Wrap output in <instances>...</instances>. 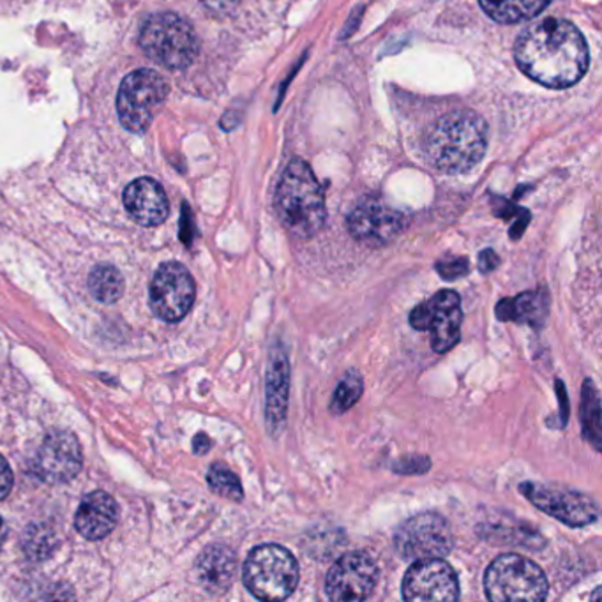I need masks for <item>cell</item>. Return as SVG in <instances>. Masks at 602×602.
<instances>
[{
    "label": "cell",
    "mask_w": 602,
    "mask_h": 602,
    "mask_svg": "<svg viewBox=\"0 0 602 602\" xmlns=\"http://www.w3.org/2000/svg\"><path fill=\"white\" fill-rule=\"evenodd\" d=\"M519 69L537 84L566 89L589 69V45L571 22L546 19L523 32L514 46Z\"/></svg>",
    "instance_id": "obj_1"
},
{
    "label": "cell",
    "mask_w": 602,
    "mask_h": 602,
    "mask_svg": "<svg viewBox=\"0 0 602 602\" xmlns=\"http://www.w3.org/2000/svg\"><path fill=\"white\" fill-rule=\"evenodd\" d=\"M486 145V122L469 110L438 119L424 140L429 161L446 174L469 172L482 160Z\"/></svg>",
    "instance_id": "obj_2"
},
{
    "label": "cell",
    "mask_w": 602,
    "mask_h": 602,
    "mask_svg": "<svg viewBox=\"0 0 602 602\" xmlns=\"http://www.w3.org/2000/svg\"><path fill=\"white\" fill-rule=\"evenodd\" d=\"M274 207L288 232L309 239L326 223V198L311 166L303 160L286 165L277 183Z\"/></svg>",
    "instance_id": "obj_3"
},
{
    "label": "cell",
    "mask_w": 602,
    "mask_h": 602,
    "mask_svg": "<svg viewBox=\"0 0 602 602\" xmlns=\"http://www.w3.org/2000/svg\"><path fill=\"white\" fill-rule=\"evenodd\" d=\"M140 45L151 61L166 69L191 66L200 48L191 23L175 13L151 14L140 31Z\"/></svg>",
    "instance_id": "obj_4"
},
{
    "label": "cell",
    "mask_w": 602,
    "mask_h": 602,
    "mask_svg": "<svg viewBox=\"0 0 602 602\" xmlns=\"http://www.w3.org/2000/svg\"><path fill=\"white\" fill-rule=\"evenodd\" d=\"M242 580L245 589L260 601H285L297 589L299 566L283 546H259L245 560Z\"/></svg>",
    "instance_id": "obj_5"
},
{
    "label": "cell",
    "mask_w": 602,
    "mask_h": 602,
    "mask_svg": "<svg viewBox=\"0 0 602 602\" xmlns=\"http://www.w3.org/2000/svg\"><path fill=\"white\" fill-rule=\"evenodd\" d=\"M484 590L493 602H539L548 595V580L537 563L508 554L488 567Z\"/></svg>",
    "instance_id": "obj_6"
},
{
    "label": "cell",
    "mask_w": 602,
    "mask_h": 602,
    "mask_svg": "<svg viewBox=\"0 0 602 602\" xmlns=\"http://www.w3.org/2000/svg\"><path fill=\"white\" fill-rule=\"evenodd\" d=\"M168 90L165 78L152 69H136L125 76L117 95V112L125 130L145 133Z\"/></svg>",
    "instance_id": "obj_7"
},
{
    "label": "cell",
    "mask_w": 602,
    "mask_h": 602,
    "mask_svg": "<svg viewBox=\"0 0 602 602\" xmlns=\"http://www.w3.org/2000/svg\"><path fill=\"white\" fill-rule=\"evenodd\" d=\"M460 295L452 291L438 292L431 299L415 306L411 313V326L415 330L431 332V347L435 352L446 353L455 349L461 338Z\"/></svg>",
    "instance_id": "obj_8"
},
{
    "label": "cell",
    "mask_w": 602,
    "mask_h": 602,
    "mask_svg": "<svg viewBox=\"0 0 602 602\" xmlns=\"http://www.w3.org/2000/svg\"><path fill=\"white\" fill-rule=\"evenodd\" d=\"M397 554L408 560L442 558L451 554L455 546L449 523L435 513L417 514L406 519L394 536Z\"/></svg>",
    "instance_id": "obj_9"
},
{
    "label": "cell",
    "mask_w": 602,
    "mask_h": 602,
    "mask_svg": "<svg viewBox=\"0 0 602 602\" xmlns=\"http://www.w3.org/2000/svg\"><path fill=\"white\" fill-rule=\"evenodd\" d=\"M519 491L539 511L562 522L567 527H587L598 522L599 505L595 504V500L583 495L580 491L539 484V482H523Z\"/></svg>",
    "instance_id": "obj_10"
},
{
    "label": "cell",
    "mask_w": 602,
    "mask_h": 602,
    "mask_svg": "<svg viewBox=\"0 0 602 602\" xmlns=\"http://www.w3.org/2000/svg\"><path fill=\"white\" fill-rule=\"evenodd\" d=\"M197 297L188 269L179 262H166L152 277L149 300L152 313L165 321H179L188 315Z\"/></svg>",
    "instance_id": "obj_11"
},
{
    "label": "cell",
    "mask_w": 602,
    "mask_h": 602,
    "mask_svg": "<svg viewBox=\"0 0 602 602\" xmlns=\"http://www.w3.org/2000/svg\"><path fill=\"white\" fill-rule=\"evenodd\" d=\"M80 442L69 431H52L43 438L32 458V472L46 484H66L81 470Z\"/></svg>",
    "instance_id": "obj_12"
},
{
    "label": "cell",
    "mask_w": 602,
    "mask_h": 602,
    "mask_svg": "<svg viewBox=\"0 0 602 602\" xmlns=\"http://www.w3.org/2000/svg\"><path fill=\"white\" fill-rule=\"evenodd\" d=\"M403 599L411 602L458 601V576L455 569L440 558L415 560L403 580Z\"/></svg>",
    "instance_id": "obj_13"
},
{
    "label": "cell",
    "mask_w": 602,
    "mask_h": 602,
    "mask_svg": "<svg viewBox=\"0 0 602 602\" xmlns=\"http://www.w3.org/2000/svg\"><path fill=\"white\" fill-rule=\"evenodd\" d=\"M379 581V567L362 551L344 555L326 580L327 598L336 602H361L370 598Z\"/></svg>",
    "instance_id": "obj_14"
},
{
    "label": "cell",
    "mask_w": 602,
    "mask_h": 602,
    "mask_svg": "<svg viewBox=\"0 0 602 602\" xmlns=\"http://www.w3.org/2000/svg\"><path fill=\"white\" fill-rule=\"evenodd\" d=\"M347 225L353 239L370 248H382L405 230L406 218L385 201L368 198L353 207Z\"/></svg>",
    "instance_id": "obj_15"
},
{
    "label": "cell",
    "mask_w": 602,
    "mask_h": 602,
    "mask_svg": "<svg viewBox=\"0 0 602 602\" xmlns=\"http://www.w3.org/2000/svg\"><path fill=\"white\" fill-rule=\"evenodd\" d=\"M288 388H291V362H288V353L280 344L274 347L271 353L267 380H265V417H267L271 434H280L285 426Z\"/></svg>",
    "instance_id": "obj_16"
},
{
    "label": "cell",
    "mask_w": 602,
    "mask_h": 602,
    "mask_svg": "<svg viewBox=\"0 0 602 602\" xmlns=\"http://www.w3.org/2000/svg\"><path fill=\"white\" fill-rule=\"evenodd\" d=\"M124 207L143 227H157L169 215L165 189L151 177H140L124 189Z\"/></svg>",
    "instance_id": "obj_17"
},
{
    "label": "cell",
    "mask_w": 602,
    "mask_h": 602,
    "mask_svg": "<svg viewBox=\"0 0 602 602\" xmlns=\"http://www.w3.org/2000/svg\"><path fill=\"white\" fill-rule=\"evenodd\" d=\"M119 505L105 491H95L81 500L76 511V530L87 540H101L116 528Z\"/></svg>",
    "instance_id": "obj_18"
},
{
    "label": "cell",
    "mask_w": 602,
    "mask_h": 602,
    "mask_svg": "<svg viewBox=\"0 0 602 602\" xmlns=\"http://www.w3.org/2000/svg\"><path fill=\"white\" fill-rule=\"evenodd\" d=\"M236 569V554L225 545L209 546L197 560L198 580L207 592L215 595H221L232 587Z\"/></svg>",
    "instance_id": "obj_19"
},
{
    "label": "cell",
    "mask_w": 602,
    "mask_h": 602,
    "mask_svg": "<svg viewBox=\"0 0 602 602\" xmlns=\"http://www.w3.org/2000/svg\"><path fill=\"white\" fill-rule=\"evenodd\" d=\"M549 311L548 291L525 292L513 299L500 300L496 317L502 321H518L528 326H543Z\"/></svg>",
    "instance_id": "obj_20"
},
{
    "label": "cell",
    "mask_w": 602,
    "mask_h": 602,
    "mask_svg": "<svg viewBox=\"0 0 602 602\" xmlns=\"http://www.w3.org/2000/svg\"><path fill=\"white\" fill-rule=\"evenodd\" d=\"M482 10L500 23H518L534 19L551 0H479Z\"/></svg>",
    "instance_id": "obj_21"
},
{
    "label": "cell",
    "mask_w": 602,
    "mask_h": 602,
    "mask_svg": "<svg viewBox=\"0 0 602 602\" xmlns=\"http://www.w3.org/2000/svg\"><path fill=\"white\" fill-rule=\"evenodd\" d=\"M89 291L99 303H117L124 294V277L113 265H98L90 273Z\"/></svg>",
    "instance_id": "obj_22"
},
{
    "label": "cell",
    "mask_w": 602,
    "mask_h": 602,
    "mask_svg": "<svg viewBox=\"0 0 602 602\" xmlns=\"http://www.w3.org/2000/svg\"><path fill=\"white\" fill-rule=\"evenodd\" d=\"M581 424H583L584 438L595 449H601V402H599L598 388L587 380L583 385V402H581Z\"/></svg>",
    "instance_id": "obj_23"
},
{
    "label": "cell",
    "mask_w": 602,
    "mask_h": 602,
    "mask_svg": "<svg viewBox=\"0 0 602 602\" xmlns=\"http://www.w3.org/2000/svg\"><path fill=\"white\" fill-rule=\"evenodd\" d=\"M364 391V382L358 371H349L343 380L336 387L332 399H330V412L336 415L344 414L350 411L355 403L361 399Z\"/></svg>",
    "instance_id": "obj_24"
},
{
    "label": "cell",
    "mask_w": 602,
    "mask_h": 602,
    "mask_svg": "<svg viewBox=\"0 0 602 602\" xmlns=\"http://www.w3.org/2000/svg\"><path fill=\"white\" fill-rule=\"evenodd\" d=\"M207 482H209L210 490L225 499L233 500V502H241L244 499L241 481L225 464H212L207 473Z\"/></svg>",
    "instance_id": "obj_25"
},
{
    "label": "cell",
    "mask_w": 602,
    "mask_h": 602,
    "mask_svg": "<svg viewBox=\"0 0 602 602\" xmlns=\"http://www.w3.org/2000/svg\"><path fill=\"white\" fill-rule=\"evenodd\" d=\"M55 536L54 532L43 527H29L25 539H23V551L29 558L34 560H45L50 555L54 554Z\"/></svg>",
    "instance_id": "obj_26"
},
{
    "label": "cell",
    "mask_w": 602,
    "mask_h": 602,
    "mask_svg": "<svg viewBox=\"0 0 602 602\" xmlns=\"http://www.w3.org/2000/svg\"><path fill=\"white\" fill-rule=\"evenodd\" d=\"M431 469V461L424 456H406L403 460L394 463L393 470L402 475H419V473H426Z\"/></svg>",
    "instance_id": "obj_27"
},
{
    "label": "cell",
    "mask_w": 602,
    "mask_h": 602,
    "mask_svg": "<svg viewBox=\"0 0 602 602\" xmlns=\"http://www.w3.org/2000/svg\"><path fill=\"white\" fill-rule=\"evenodd\" d=\"M470 271L469 260L467 259H446L440 260L437 264V273L444 277V280H449V282H455L458 277L467 276Z\"/></svg>",
    "instance_id": "obj_28"
},
{
    "label": "cell",
    "mask_w": 602,
    "mask_h": 602,
    "mask_svg": "<svg viewBox=\"0 0 602 602\" xmlns=\"http://www.w3.org/2000/svg\"><path fill=\"white\" fill-rule=\"evenodd\" d=\"M13 472L8 461L0 456V500H4L13 490Z\"/></svg>",
    "instance_id": "obj_29"
},
{
    "label": "cell",
    "mask_w": 602,
    "mask_h": 602,
    "mask_svg": "<svg viewBox=\"0 0 602 602\" xmlns=\"http://www.w3.org/2000/svg\"><path fill=\"white\" fill-rule=\"evenodd\" d=\"M499 256H496V254L491 250L484 251V253L481 254V259H479L482 273H491V271H495V269L499 267Z\"/></svg>",
    "instance_id": "obj_30"
},
{
    "label": "cell",
    "mask_w": 602,
    "mask_h": 602,
    "mask_svg": "<svg viewBox=\"0 0 602 602\" xmlns=\"http://www.w3.org/2000/svg\"><path fill=\"white\" fill-rule=\"evenodd\" d=\"M193 446H195V452H197V455H206L210 449V440L207 438V435L200 434L195 438Z\"/></svg>",
    "instance_id": "obj_31"
},
{
    "label": "cell",
    "mask_w": 602,
    "mask_h": 602,
    "mask_svg": "<svg viewBox=\"0 0 602 602\" xmlns=\"http://www.w3.org/2000/svg\"><path fill=\"white\" fill-rule=\"evenodd\" d=\"M6 537H8V527H6L4 519L0 518V548L4 545Z\"/></svg>",
    "instance_id": "obj_32"
}]
</instances>
